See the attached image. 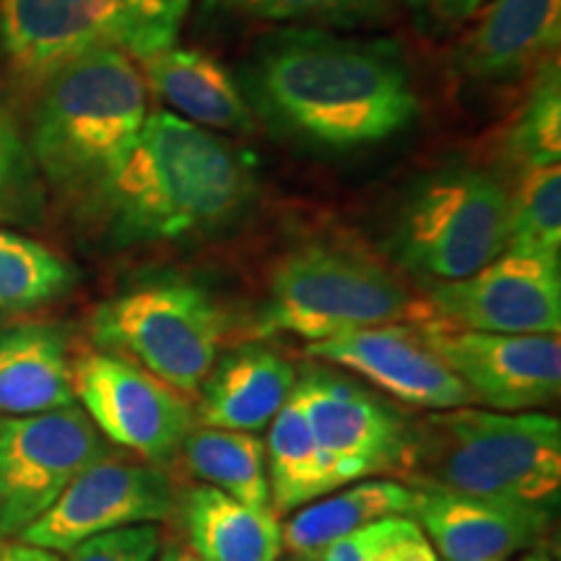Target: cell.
Wrapping results in <instances>:
<instances>
[{"mask_svg": "<svg viewBox=\"0 0 561 561\" xmlns=\"http://www.w3.org/2000/svg\"><path fill=\"white\" fill-rule=\"evenodd\" d=\"M242 94L278 138L346 153L409 130L419 96L405 55L390 39L328 30L271 34L244 62Z\"/></svg>", "mask_w": 561, "mask_h": 561, "instance_id": "cell-1", "label": "cell"}, {"mask_svg": "<svg viewBox=\"0 0 561 561\" xmlns=\"http://www.w3.org/2000/svg\"><path fill=\"white\" fill-rule=\"evenodd\" d=\"M255 159L174 112L146 115L123 167L87 214L115 248L201 240L248 214Z\"/></svg>", "mask_w": 561, "mask_h": 561, "instance_id": "cell-2", "label": "cell"}, {"mask_svg": "<svg viewBox=\"0 0 561 561\" xmlns=\"http://www.w3.org/2000/svg\"><path fill=\"white\" fill-rule=\"evenodd\" d=\"M30 151L39 178L83 214L123 167L146 115V83L128 53L96 45L39 81Z\"/></svg>", "mask_w": 561, "mask_h": 561, "instance_id": "cell-3", "label": "cell"}, {"mask_svg": "<svg viewBox=\"0 0 561 561\" xmlns=\"http://www.w3.org/2000/svg\"><path fill=\"white\" fill-rule=\"evenodd\" d=\"M411 483L479 500L551 507L561 489V421L538 411H432L409 421Z\"/></svg>", "mask_w": 561, "mask_h": 561, "instance_id": "cell-4", "label": "cell"}, {"mask_svg": "<svg viewBox=\"0 0 561 561\" xmlns=\"http://www.w3.org/2000/svg\"><path fill=\"white\" fill-rule=\"evenodd\" d=\"M510 244V191L473 164H447L409 182L388 227L392 261L413 276L458 280Z\"/></svg>", "mask_w": 561, "mask_h": 561, "instance_id": "cell-5", "label": "cell"}, {"mask_svg": "<svg viewBox=\"0 0 561 561\" xmlns=\"http://www.w3.org/2000/svg\"><path fill=\"white\" fill-rule=\"evenodd\" d=\"M390 322H434L430 301L359 252L305 244L280 257L265 305L268 331L325 341Z\"/></svg>", "mask_w": 561, "mask_h": 561, "instance_id": "cell-6", "label": "cell"}, {"mask_svg": "<svg viewBox=\"0 0 561 561\" xmlns=\"http://www.w3.org/2000/svg\"><path fill=\"white\" fill-rule=\"evenodd\" d=\"M89 333L100 351L193 396L219 359L221 312L201 286L153 280L102 301L91 314Z\"/></svg>", "mask_w": 561, "mask_h": 561, "instance_id": "cell-7", "label": "cell"}, {"mask_svg": "<svg viewBox=\"0 0 561 561\" xmlns=\"http://www.w3.org/2000/svg\"><path fill=\"white\" fill-rule=\"evenodd\" d=\"M110 447L76 403L0 416V541H16Z\"/></svg>", "mask_w": 561, "mask_h": 561, "instance_id": "cell-8", "label": "cell"}, {"mask_svg": "<svg viewBox=\"0 0 561 561\" xmlns=\"http://www.w3.org/2000/svg\"><path fill=\"white\" fill-rule=\"evenodd\" d=\"M70 388L110 445L151 466L182 450L195 430V411L178 390L110 351L70 362Z\"/></svg>", "mask_w": 561, "mask_h": 561, "instance_id": "cell-9", "label": "cell"}, {"mask_svg": "<svg viewBox=\"0 0 561 561\" xmlns=\"http://www.w3.org/2000/svg\"><path fill=\"white\" fill-rule=\"evenodd\" d=\"M301 411L341 486L403 476L409 421L382 398L339 371L307 367L294 385Z\"/></svg>", "mask_w": 561, "mask_h": 561, "instance_id": "cell-10", "label": "cell"}, {"mask_svg": "<svg viewBox=\"0 0 561 561\" xmlns=\"http://www.w3.org/2000/svg\"><path fill=\"white\" fill-rule=\"evenodd\" d=\"M174 491L167 476L146 460L110 447L100 460L70 481L45 515L37 517L16 541L53 553H68L104 533L157 525L172 515Z\"/></svg>", "mask_w": 561, "mask_h": 561, "instance_id": "cell-11", "label": "cell"}, {"mask_svg": "<svg viewBox=\"0 0 561 561\" xmlns=\"http://www.w3.org/2000/svg\"><path fill=\"white\" fill-rule=\"evenodd\" d=\"M434 322L479 333H559V255L504 250L481 271L434 280L426 291Z\"/></svg>", "mask_w": 561, "mask_h": 561, "instance_id": "cell-12", "label": "cell"}, {"mask_svg": "<svg viewBox=\"0 0 561 561\" xmlns=\"http://www.w3.org/2000/svg\"><path fill=\"white\" fill-rule=\"evenodd\" d=\"M424 335L460 382L491 409L520 413L557 401L559 333H479L424 322Z\"/></svg>", "mask_w": 561, "mask_h": 561, "instance_id": "cell-13", "label": "cell"}, {"mask_svg": "<svg viewBox=\"0 0 561 561\" xmlns=\"http://www.w3.org/2000/svg\"><path fill=\"white\" fill-rule=\"evenodd\" d=\"M307 354L354 371L416 409L447 411L473 403L471 390L439 359L424 328L413 322H390L314 341Z\"/></svg>", "mask_w": 561, "mask_h": 561, "instance_id": "cell-14", "label": "cell"}, {"mask_svg": "<svg viewBox=\"0 0 561 561\" xmlns=\"http://www.w3.org/2000/svg\"><path fill=\"white\" fill-rule=\"evenodd\" d=\"M413 512L442 561H510L530 551L551 523V507L507 504L411 483Z\"/></svg>", "mask_w": 561, "mask_h": 561, "instance_id": "cell-15", "label": "cell"}, {"mask_svg": "<svg viewBox=\"0 0 561 561\" xmlns=\"http://www.w3.org/2000/svg\"><path fill=\"white\" fill-rule=\"evenodd\" d=\"M561 39V0H491L479 24L455 47L466 81L502 83L549 60Z\"/></svg>", "mask_w": 561, "mask_h": 561, "instance_id": "cell-16", "label": "cell"}, {"mask_svg": "<svg viewBox=\"0 0 561 561\" xmlns=\"http://www.w3.org/2000/svg\"><path fill=\"white\" fill-rule=\"evenodd\" d=\"M144 83L159 100H164L182 121L219 133L255 130L248 100L231 73L203 50L164 47L136 60Z\"/></svg>", "mask_w": 561, "mask_h": 561, "instance_id": "cell-17", "label": "cell"}, {"mask_svg": "<svg viewBox=\"0 0 561 561\" xmlns=\"http://www.w3.org/2000/svg\"><path fill=\"white\" fill-rule=\"evenodd\" d=\"M297 369L263 346H244L214 364L201 385L203 426L261 432L291 398Z\"/></svg>", "mask_w": 561, "mask_h": 561, "instance_id": "cell-18", "label": "cell"}, {"mask_svg": "<svg viewBox=\"0 0 561 561\" xmlns=\"http://www.w3.org/2000/svg\"><path fill=\"white\" fill-rule=\"evenodd\" d=\"M68 339L50 322L0 325V416L73 405Z\"/></svg>", "mask_w": 561, "mask_h": 561, "instance_id": "cell-19", "label": "cell"}, {"mask_svg": "<svg viewBox=\"0 0 561 561\" xmlns=\"http://www.w3.org/2000/svg\"><path fill=\"white\" fill-rule=\"evenodd\" d=\"M413 491L392 479H362L354 486L305 504L284 525V549L301 561H320L322 553L351 533L388 517H411Z\"/></svg>", "mask_w": 561, "mask_h": 561, "instance_id": "cell-20", "label": "cell"}, {"mask_svg": "<svg viewBox=\"0 0 561 561\" xmlns=\"http://www.w3.org/2000/svg\"><path fill=\"white\" fill-rule=\"evenodd\" d=\"M191 549L201 561H278L284 525L276 512L252 510L214 486H198L182 502Z\"/></svg>", "mask_w": 561, "mask_h": 561, "instance_id": "cell-21", "label": "cell"}, {"mask_svg": "<svg viewBox=\"0 0 561 561\" xmlns=\"http://www.w3.org/2000/svg\"><path fill=\"white\" fill-rule=\"evenodd\" d=\"M0 24L13 66L34 81L102 45L70 0H0Z\"/></svg>", "mask_w": 561, "mask_h": 561, "instance_id": "cell-22", "label": "cell"}, {"mask_svg": "<svg viewBox=\"0 0 561 561\" xmlns=\"http://www.w3.org/2000/svg\"><path fill=\"white\" fill-rule=\"evenodd\" d=\"M268 426L265 471L276 515L305 507L341 489L294 392Z\"/></svg>", "mask_w": 561, "mask_h": 561, "instance_id": "cell-23", "label": "cell"}, {"mask_svg": "<svg viewBox=\"0 0 561 561\" xmlns=\"http://www.w3.org/2000/svg\"><path fill=\"white\" fill-rule=\"evenodd\" d=\"M185 466L195 479L224 491L231 500L252 510L273 512L268 471H265V442L252 432L193 430L182 442Z\"/></svg>", "mask_w": 561, "mask_h": 561, "instance_id": "cell-24", "label": "cell"}, {"mask_svg": "<svg viewBox=\"0 0 561 561\" xmlns=\"http://www.w3.org/2000/svg\"><path fill=\"white\" fill-rule=\"evenodd\" d=\"M102 45L133 60L174 45L193 0H70Z\"/></svg>", "mask_w": 561, "mask_h": 561, "instance_id": "cell-25", "label": "cell"}, {"mask_svg": "<svg viewBox=\"0 0 561 561\" xmlns=\"http://www.w3.org/2000/svg\"><path fill=\"white\" fill-rule=\"evenodd\" d=\"M76 268L58 252L11 229H0V310L26 312L66 297Z\"/></svg>", "mask_w": 561, "mask_h": 561, "instance_id": "cell-26", "label": "cell"}, {"mask_svg": "<svg viewBox=\"0 0 561 561\" xmlns=\"http://www.w3.org/2000/svg\"><path fill=\"white\" fill-rule=\"evenodd\" d=\"M504 157L517 172L559 164L561 157V76L559 62L543 60L533 87L512 117L502 140Z\"/></svg>", "mask_w": 561, "mask_h": 561, "instance_id": "cell-27", "label": "cell"}, {"mask_svg": "<svg viewBox=\"0 0 561 561\" xmlns=\"http://www.w3.org/2000/svg\"><path fill=\"white\" fill-rule=\"evenodd\" d=\"M510 250L559 255L561 250V170L559 164L520 170L510 191Z\"/></svg>", "mask_w": 561, "mask_h": 561, "instance_id": "cell-28", "label": "cell"}, {"mask_svg": "<svg viewBox=\"0 0 561 561\" xmlns=\"http://www.w3.org/2000/svg\"><path fill=\"white\" fill-rule=\"evenodd\" d=\"M214 9L252 21L297 24L299 30H341L382 21L398 0H208Z\"/></svg>", "mask_w": 561, "mask_h": 561, "instance_id": "cell-29", "label": "cell"}, {"mask_svg": "<svg viewBox=\"0 0 561 561\" xmlns=\"http://www.w3.org/2000/svg\"><path fill=\"white\" fill-rule=\"evenodd\" d=\"M45 182L16 123L0 110V224L30 227L45 216Z\"/></svg>", "mask_w": 561, "mask_h": 561, "instance_id": "cell-30", "label": "cell"}, {"mask_svg": "<svg viewBox=\"0 0 561 561\" xmlns=\"http://www.w3.org/2000/svg\"><path fill=\"white\" fill-rule=\"evenodd\" d=\"M161 533L157 525H133L89 538L66 553V561H157Z\"/></svg>", "mask_w": 561, "mask_h": 561, "instance_id": "cell-31", "label": "cell"}, {"mask_svg": "<svg viewBox=\"0 0 561 561\" xmlns=\"http://www.w3.org/2000/svg\"><path fill=\"white\" fill-rule=\"evenodd\" d=\"M411 520L413 517H388V520L371 523L367 528L335 541L322 553L320 561H377V557L409 528Z\"/></svg>", "mask_w": 561, "mask_h": 561, "instance_id": "cell-32", "label": "cell"}, {"mask_svg": "<svg viewBox=\"0 0 561 561\" xmlns=\"http://www.w3.org/2000/svg\"><path fill=\"white\" fill-rule=\"evenodd\" d=\"M424 32H453L476 16L486 0H409Z\"/></svg>", "mask_w": 561, "mask_h": 561, "instance_id": "cell-33", "label": "cell"}, {"mask_svg": "<svg viewBox=\"0 0 561 561\" xmlns=\"http://www.w3.org/2000/svg\"><path fill=\"white\" fill-rule=\"evenodd\" d=\"M377 561H442L439 553L434 551V546L426 541V536L421 533L416 520H411L401 536L385 549Z\"/></svg>", "mask_w": 561, "mask_h": 561, "instance_id": "cell-34", "label": "cell"}, {"mask_svg": "<svg viewBox=\"0 0 561 561\" xmlns=\"http://www.w3.org/2000/svg\"><path fill=\"white\" fill-rule=\"evenodd\" d=\"M0 561H60V557L30 543L0 541Z\"/></svg>", "mask_w": 561, "mask_h": 561, "instance_id": "cell-35", "label": "cell"}, {"mask_svg": "<svg viewBox=\"0 0 561 561\" xmlns=\"http://www.w3.org/2000/svg\"><path fill=\"white\" fill-rule=\"evenodd\" d=\"M182 551H185V549H180L178 543H172V546H167V549L159 553L157 561H182Z\"/></svg>", "mask_w": 561, "mask_h": 561, "instance_id": "cell-36", "label": "cell"}, {"mask_svg": "<svg viewBox=\"0 0 561 561\" xmlns=\"http://www.w3.org/2000/svg\"><path fill=\"white\" fill-rule=\"evenodd\" d=\"M517 561H551V557H549V553H543V551H530V553H525V557H520Z\"/></svg>", "mask_w": 561, "mask_h": 561, "instance_id": "cell-37", "label": "cell"}]
</instances>
